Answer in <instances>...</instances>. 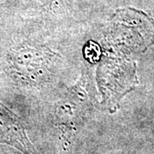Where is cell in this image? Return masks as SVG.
Listing matches in <instances>:
<instances>
[{"label":"cell","instance_id":"obj_1","mask_svg":"<svg viewBox=\"0 0 154 154\" xmlns=\"http://www.w3.org/2000/svg\"><path fill=\"white\" fill-rule=\"evenodd\" d=\"M0 138L15 145L27 154H35L34 150L28 143L21 127L9 116L4 118L0 110Z\"/></svg>","mask_w":154,"mask_h":154}]
</instances>
